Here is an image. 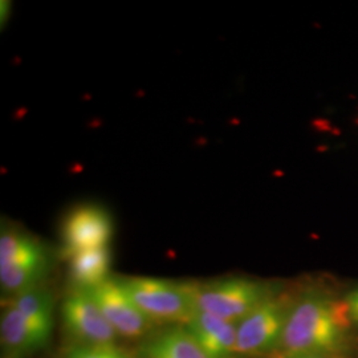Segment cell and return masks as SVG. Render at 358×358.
<instances>
[{
	"label": "cell",
	"instance_id": "277c9868",
	"mask_svg": "<svg viewBox=\"0 0 358 358\" xmlns=\"http://www.w3.org/2000/svg\"><path fill=\"white\" fill-rule=\"evenodd\" d=\"M134 304L153 321L187 324L195 308L190 282H176L154 278L117 279Z\"/></svg>",
	"mask_w": 358,
	"mask_h": 358
},
{
	"label": "cell",
	"instance_id": "52a82bcc",
	"mask_svg": "<svg viewBox=\"0 0 358 358\" xmlns=\"http://www.w3.org/2000/svg\"><path fill=\"white\" fill-rule=\"evenodd\" d=\"M62 316L65 329L76 340L77 345H112L118 337L85 291H73L65 299Z\"/></svg>",
	"mask_w": 358,
	"mask_h": 358
},
{
	"label": "cell",
	"instance_id": "8992f818",
	"mask_svg": "<svg viewBox=\"0 0 358 358\" xmlns=\"http://www.w3.org/2000/svg\"><path fill=\"white\" fill-rule=\"evenodd\" d=\"M113 236L110 214L96 205L78 206L69 211L62 230L65 257L84 251L105 248Z\"/></svg>",
	"mask_w": 358,
	"mask_h": 358
},
{
	"label": "cell",
	"instance_id": "6da1fadb",
	"mask_svg": "<svg viewBox=\"0 0 358 358\" xmlns=\"http://www.w3.org/2000/svg\"><path fill=\"white\" fill-rule=\"evenodd\" d=\"M352 325L344 299L307 292L294 300L276 350L282 358L344 355Z\"/></svg>",
	"mask_w": 358,
	"mask_h": 358
},
{
	"label": "cell",
	"instance_id": "9a60e30c",
	"mask_svg": "<svg viewBox=\"0 0 358 358\" xmlns=\"http://www.w3.org/2000/svg\"><path fill=\"white\" fill-rule=\"evenodd\" d=\"M344 303L352 324L358 325V287L346 294Z\"/></svg>",
	"mask_w": 358,
	"mask_h": 358
},
{
	"label": "cell",
	"instance_id": "4fadbf2b",
	"mask_svg": "<svg viewBox=\"0 0 358 358\" xmlns=\"http://www.w3.org/2000/svg\"><path fill=\"white\" fill-rule=\"evenodd\" d=\"M13 307L24 315L32 324H35L41 332L52 336L55 303L48 289L38 285L36 288L17 294L13 299Z\"/></svg>",
	"mask_w": 358,
	"mask_h": 358
},
{
	"label": "cell",
	"instance_id": "7c38bea8",
	"mask_svg": "<svg viewBox=\"0 0 358 358\" xmlns=\"http://www.w3.org/2000/svg\"><path fill=\"white\" fill-rule=\"evenodd\" d=\"M140 358H213L192 338L186 328H173L145 341Z\"/></svg>",
	"mask_w": 358,
	"mask_h": 358
},
{
	"label": "cell",
	"instance_id": "e0dca14e",
	"mask_svg": "<svg viewBox=\"0 0 358 358\" xmlns=\"http://www.w3.org/2000/svg\"><path fill=\"white\" fill-rule=\"evenodd\" d=\"M344 355H307V356H297L292 358H344Z\"/></svg>",
	"mask_w": 358,
	"mask_h": 358
},
{
	"label": "cell",
	"instance_id": "9c48e42d",
	"mask_svg": "<svg viewBox=\"0 0 358 358\" xmlns=\"http://www.w3.org/2000/svg\"><path fill=\"white\" fill-rule=\"evenodd\" d=\"M185 328L208 356L213 358L236 356L238 324L207 312L195 310Z\"/></svg>",
	"mask_w": 358,
	"mask_h": 358
},
{
	"label": "cell",
	"instance_id": "5b68a950",
	"mask_svg": "<svg viewBox=\"0 0 358 358\" xmlns=\"http://www.w3.org/2000/svg\"><path fill=\"white\" fill-rule=\"evenodd\" d=\"M294 300L275 294L238 324L236 356L254 357L279 348Z\"/></svg>",
	"mask_w": 358,
	"mask_h": 358
},
{
	"label": "cell",
	"instance_id": "7a4b0ae2",
	"mask_svg": "<svg viewBox=\"0 0 358 358\" xmlns=\"http://www.w3.org/2000/svg\"><path fill=\"white\" fill-rule=\"evenodd\" d=\"M47 247L26 231L3 226L0 234V284L6 294H17L38 287L50 271Z\"/></svg>",
	"mask_w": 358,
	"mask_h": 358
},
{
	"label": "cell",
	"instance_id": "2e32d148",
	"mask_svg": "<svg viewBox=\"0 0 358 358\" xmlns=\"http://www.w3.org/2000/svg\"><path fill=\"white\" fill-rule=\"evenodd\" d=\"M10 8H11V3L10 1H1L0 3V19H1V26H4V20L8 19L10 15Z\"/></svg>",
	"mask_w": 358,
	"mask_h": 358
},
{
	"label": "cell",
	"instance_id": "5bb4252c",
	"mask_svg": "<svg viewBox=\"0 0 358 358\" xmlns=\"http://www.w3.org/2000/svg\"><path fill=\"white\" fill-rule=\"evenodd\" d=\"M65 358H130L128 355L112 345H75Z\"/></svg>",
	"mask_w": 358,
	"mask_h": 358
},
{
	"label": "cell",
	"instance_id": "8fae6325",
	"mask_svg": "<svg viewBox=\"0 0 358 358\" xmlns=\"http://www.w3.org/2000/svg\"><path fill=\"white\" fill-rule=\"evenodd\" d=\"M112 255L109 247L84 251L69 257V280L75 291H90L109 280Z\"/></svg>",
	"mask_w": 358,
	"mask_h": 358
},
{
	"label": "cell",
	"instance_id": "ba28073f",
	"mask_svg": "<svg viewBox=\"0 0 358 358\" xmlns=\"http://www.w3.org/2000/svg\"><path fill=\"white\" fill-rule=\"evenodd\" d=\"M101 309L105 319L115 333L125 338H140L150 331V320L124 291L117 279H109L101 285L85 291Z\"/></svg>",
	"mask_w": 358,
	"mask_h": 358
},
{
	"label": "cell",
	"instance_id": "30bf717a",
	"mask_svg": "<svg viewBox=\"0 0 358 358\" xmlns=\"http://www.w3.org/2000/svg\"><path fill=\"white\" fill-rule=\"evenodd\" d=\"M1 344L13 356L31 355L48 345L51 336L41 332L16 308L8 307L1 315Z\"/></svg>",
	"mask_w": 358,
	"mask_h": 358
},
{
	"label": "cell",
	"instance_id": "3957f363",
	"mask_svg": "<svg viewBox=\"0 0 358 358\" xmlns=\"http://www.w3.org/2000/svg\"><path fill=\"white\" fill-rule=\"evenodd\" d=\"M190 284L195 310L207 312L235 324H239L254 309L276 294L269 282L247 278Z\"/></svg>",
	"mask_w": 358,
	"mask_h": 358
}]
</instances>
